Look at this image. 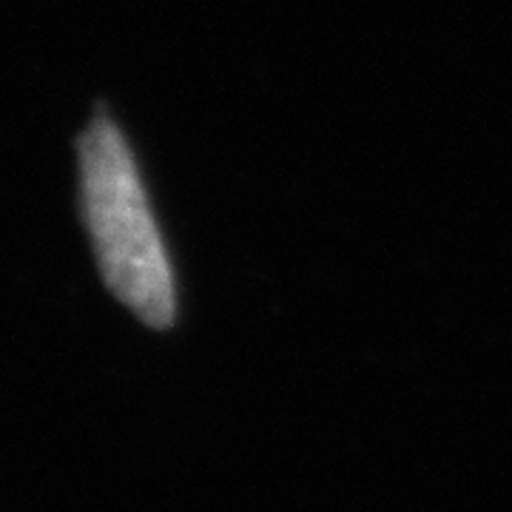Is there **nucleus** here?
I'll return each mask as SVG.
<instances>
[{
	"label": "nucleus",
	"mask_w": 512,
	"mask_h": 512,
	"mask_svg": "<svg viewBox=\"0 0 512 512\" xmlns=\"http://www.w3.org/2000/svg\"><path fill=\"white\" fill-rule=\"evenodd\" d=\"M80 205L109 291L151 328H171L174 271L128 143L103 114L80 137Z\"/></svg>",
	"instance_id": "nucleus-1"
}]
</instances>
